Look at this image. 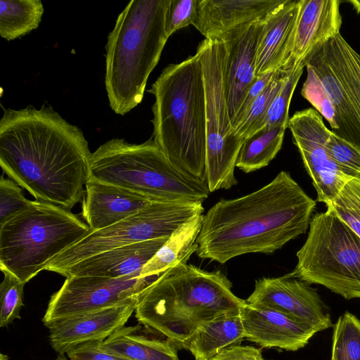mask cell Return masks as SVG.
I'll use <instances>...</instances> for the list:
<instances>
[{
  "label": "cell",
  "instance_id": "6da1fadb",
  "mask_svg": "<svg viewBox=\"0 0 360 360\" xmlns=\"http://www.w3.org/2000/svg\"><path fill=\"white\" fill-rule=\"evenodd\" d=\"M0 165L36 200L71 211L83 199L92 153L80 129L49 105L3 108Z\"/></svg>",
  "mask_w": 360,
  "mask_h": 360
},
{
  "label": "cell",
  "instance_id": "7a4b0ae2",
  "mask_svg": "<svg viewBox=\"0 0 360 360\" xmlns=\"http://www.w3.org/2000/svg\"><path fill=\"white\" fill-rule=\"evenodd\" d=\"M316 201L285 171L258 190L221 199L203 216L195 253L224 264L248 253L272 254L304 233Z\"/></svg>",
  "mask_w": 360,
  "mask_h": 360
},
{
  "label": "cell",
  "instance_id": "3957f363",
  "mask_svg": "<svg viewBox=\"0 0 360 360\" xmlns=\"http://www.w3.org/2000/svg\"><path fill=\"white\" fill-rule=\"evenodd\" d=\"M231 288L221 271H207L182 262L139 296L135 316L139 323L184 348L204 323L246 303Z\"/></svg>",
  "mask_w": 360,
  "mask_h": 360
},
{
  "label": "cell",
  "instance_id": "277c9868",
  "mask_svg": "<svg viewBox=\"0 0 360 360\" xmlns=\"http://www.w3.org/2000/svg\"><path fill=\"white\" fill-rule=\"evenodd\" d=\"M148 91L155 97L154 142L182 174L207 184L206 95L198 54L167 66Z\"/></svg>",
  "mask_w": 360,
  "mask_h": 360
},
{
  "label": "cell",
  "instance_id": "5b68a950",
  "mask_svg": "<svg viewBox=\"0 0 360 360\" xmlns=\"http://www.w3.org/2000/svg\"><path fill=\"white\" fill-rule=\"evenodd\" d=\"M168 1H129L108 36L105 86L110 106L117 115H126L142 101L148 77L168 39Z\"/></svg>",
  "mask_w": 360,
  "mask_h": 360
},
{
  "label": "cell",
  "instance_id": "8992f818",
  "mask_svg": "<svg viewBox=\"0 0 360 360\" xmlns=\"http://www.w3.org/2000/svg\"><path fill=\"white\" fill-rule=\"evenodd\" d=\"M89 176L151 202L202 205L206 183L190 179L165 157L151 138L142 143L112 139L91 154Z\"/></svg>",
  "mask_w": 360,
  "mask_h": 360
},
{
  "label": "cell",
  "instance_id": "52a82bcc",
  "mask_svg": "<svg viewBox=\"0 0 360 360\" xmlns=\"http://www.w3.org/2000/svg\"><path fill=\"white\" fill-rule=\"evenodd\" d=\"M90 231L71 211L32 200L27 209L0 225L1 271L26 283Z\"/></svg>",
  "mask_w": 360,
  "mask_h": 360
},
{
  "label": "cell",
  "instance_id": "ba28073f",
  "mask_svg": "<svg viewBox=\"0 0 360 360\" xmlns=\"http://www.w3.org/2000/svg\"><path fill=\"white\" fill-rule=\"evenodd\" d=\"M288 274L323 285L347 300L360 298V236L330 210L316 214Z\"/></svg>",
  "mask_w": 360,
  "mask_h": 360
},
{
  "label": "cell",
  "instance_id": "9c48e42d",
  "mask_svg": "<svg viewBox=\"0 0 360 360\" xmlns=\"http://www.w3.org/2000/svg\"><path fill=\"white\" fill-rule=\"evenodd\" d=\"M206 95V176L210 192L236 185L234 170L244 143L232 125L224 90V46L215 38L202 40L198 46Z\"/></svg>",
  "mask_w": 360,
  "mask_h": 360
},
{
  "label": "cell",
  "instance_id": "30bf717a",
  "mask_svg": "<svg viewBox=\"0 0 360 360\" xmlns=\"http://www.w3.org/2000/svg\"><path fill=\"white\" fill-rule=\"evenodd\" d=\"M202 205L154 202L110 226L91 230L51 259L44 270L60 273L86 258L111 249L169 237L193 217L202 214Z\"/></svg>",
  "mask_w": 360,
  "mask_h": 360
},
{
  "label": "cell",
  "instance_id": "8fae6325",
  "mask_svg": "<svg viewBox=\"0 0 360 360\" xmlns=\"http://www.w3.org/2000/svg\"><path fill=\"white\" fill-rule=\"evenodd\" d=\"M332 102L336 135L360 147V54L338 33L318 46L306 61Z\"/></svg>",
  "mask_w": 360,
  "mask_h": 360
},
{
  "label": "cell",
  "instance_id": "7c38bea8",
  "mask_svg": "<svg viewBox=\"0 0 360 360\" xmlns=\"http://www.w3.org/2000/svg\"><path fill=\"white\" fill-rule=\"evenodd\" d=\"M159 277L141 278L140 274L118 278L68 276L51 295L42 321L49 327L67 318L136 300Z\"/></svg>",
  "mask_w": 360,
  "mask_h": 360
},
{
  "label": "cell",
  "instance_id": "4fadbf2b",
  "mask_svg": "<svg viewBox=\"0 0 360 360\" xmlns=\"http://www.w3.org/2000/svg\"><path fill=\"white\" fill-rule=\"evenodd\" d=\"M288 128L317 192V200L327 205L353 179L327 151L326 141L330 130L322 116L311 108L296 112L289 119Z\"/></svg>",
  "mask_w": 360,
  "mask_h": 360
},
{
  "label": "cell",
  "instance_id": "5bb4252c",
  "mask_svg": "<svg viewBox=\"0 0 360 360\" xmlns=\"http://www.w3.org/2000/svg\"><path fill=\"white\" fill-rule=\"evenodd\" d=\"M246 302L284 312L316 332L333 327L328 308L316 290L288 274L255 281V289Z\"/></svg>",
  "mask_w": 360,
  "mask_h": 360
},
{
  "label": "cell",
  "instance_id": "9a60e30c",
  "mask_svg": "<svg viewBox=\"0 0 360 360\" xmlns=\"http://www.w3.org/2000/svg\"><path fill=\"white\" fill-rule=\"evenodd\" d=\"M264 21L238 26L212 37L224 46V84L231 123L257 78L256 56Z\"/></svg>",
  "mask_w": 360,
  "mask_h": 360
},
{
  "label": "cell",
  "instance_id": "2e32d148",
  "mask_svg": "<svg viewBox=\"0 0 360 360\" xmlns=\"http://www.w3.org/2000/svg\"><path fill=\"white\" fill-rule=\"evenodd\" d=\"M240 314L245 338L262 347L297 351L317 333L292 316L263 305L246 302Z\"/></svg>",
  "mask_w": 360,
  "mask_h": 360
},
{
  "label": "cell",
  "instance_id": "e0dca14e",
  "mask_svg": "<svg viewBox=\"0 0 360 360\" xmlns=\"http://www.w3.org/2000/svg\"><path fill=\"white\" fill-rule=\"evenodd\" d=\"M340 0H301L288 58L281 68L292 70L306 66L308 57L318 46L340 33Z\"/></svg>",
  "mask_w": 360,
  "mask_h": 360
},
{
  "label": "cell",
  "instance_id": "ac0fdd59",
  "mask_svg": "<svg viewBox=\"0 0 360 360\" xmlns=\"http://www.w3.org/2000/svg\"><path fill=\"white\" fill-rule=\"evenodd\" d=\"M138 299L53 323L48 327L52 348L59 354H65L77 345L105 340L124 326L135 311Z\"/></svg>",
  "mask_w": 360,
  "mask_h": 360
},
{
  "label": "cell",
  "instance_id": "d6986e66",
  "mask_svg": "<svg viewBox=\"0 0 360 360\" xmlns=\"http://www.w3.org/2000/svg\"><path fill=\"white\" fill-rule=\"evenodd\" d=\"M285 0H199L193 25L205 37L238 26L259 22Z\"/></svg>",
  "mask_w": 360,
  "mask_h": 360
},
{
  "label": "cell",
  "instance_id": "ffe728a7",
  "mask_svg": "<svg viewBox=\"0 0 360 360\" xmlns=\"http://www.w3.org/2000/svg\"><path fill=\"white\" fill-rule=\"evenodd\" d=\"M152 202H154L89 176L82 199V216L91 230H99L137 213Z\"/></svg>",
  "mask_w": 360,
  "mask_h": 360
},
{
  "label": "cell",
  "instance_id": "44dd1931",
  "mask_svg": "<svg viewBox=\"0 0 360 360\" xmlns=\"http://www.w3.org/2000/svg\"><path fill=\"white\" fill-rule=\"evenodd\" d=\"M168 238L148 240L102 252L71 265L60 275L66 278L75 276L118 278L140 274Z\"/></svg>",
  "mask_w": 360,
  "mask_h": 360
},
{
  "label": "cell",
  "instance_id": "7402d4cb",
  "mask_svg": "<svg viewBox=\"0 0 360 360\" xmlns=\"http://www.w3.org/2000/svg\"><path fill=\"white\" fill-rule=\"evenodd\" d=\"M300 4L301 0H285L264 21L257 50V77L287 62Z\"/></svg>",
  "mask_w": 360,
  "mask_h": 360
},
{
  "label": "cell",
  "instance_id": "603a6c76",
  "mask_svg": "<svg viewBox=\"0 0 360 360\" xmlns=\"http://www.w3.org/2000/svg\"><path fill=\"white\" fill-rule=\"evenodd\" d=\"M156 333L141 323L123 326L101 341V347L129 360H179L172 342L155 337Z\"/></svg>",
  "mask_w": 360,
  "mask_h": 360
},
{
  "label": "cell",
  "instance_id": "cb8c5ba5",
  "mask_svg": "<svg viewBox=\"0 0 360 360\" xmlns=\"http://www.w3.org/2000/svg\"><path fill=\"white\" fill-rule=\"evenodd\" d=\"M240 309L225 312L204 323L184 349L189 350L195 360H210L223 350L240 345L245 332Z\"/></svg>",
  "mask_w": 360,
  "mask_h": 360
},
{
  "label": "cell",
  "instance_id": "d4e9b609",
  "mask_svg": "<svg viewBox=\"0 0 360 360\" xmlns=\"http://www.w3.org/2000/svg\"><path fill=\"white\" fill-rule=\"evenodd\" d=\"M203 216L198 214L176 229L143 267L140 277H159L180 262H187L196 251Z\"/></svg>",
  "mask_w": 360,
  "mask_h": 360
},
{
  "label": "cell",
  "instance_id": "484cf974",
  "mask_svg": "<svg viewBox=\"0 0 360 360\" xmlns=\"http://www.w3.org/2000/svg\"><path fill=\"white\" fill-rule=\"evenodd\" d=\"M286 127L264 126L248 138L240 150L236 167L245 173L267 166L281 150Z\"/></svg>",
  "mask_w": 360,
  "mask_h": 360
},
{
  "label": "cell",
  "instance_id": "4316f807",
  "mask_svg": "<svg viewBox=\"0 0 360 360\" xmlns=\"http://www.w3.org/2000/svg\"><path fill=\"white\" fill-rule=\"evenodd\" d=\"M44 8L40 0H1L0 35L11 41L37 29Z\"/></svg>",
  "mask_w": 360,
  "mask_h": 360
},
{
  "label": "cell",
  "instance_id": "83f0119b",
  "mask_svg": "<svg viewBox=\"0 0 360 360\" xmlns=\"http://www.w3.org/2000/svg\"><path fill=\"white\" fill-rule=\"evenodd\" d=\"M294 70L278 69L276 75L268 86L254 100L245 119L235 128L236 134L243 141L262 129V123L272 101L283 86L288 75Z\"/></svg>",
  "mask_w": 360,
  "mask_h": 360
},
{
  "label": "cell",
  "instance_id": "f1b7e54d",
  "mask_svg": "<svg viewBox=\"0 0 360 360\" xmlns=\"http://www.w3.org/2000/svg\"><path fill=\"white\" fill-rule=\"evenodd\" d=\"M331 360H360V320L350 312L333 325Z\"/></svg>",
  "mask_w": 360,
  "mask_h": 360
},
{
  "label": "cell",
  "instance_id": "f546056e",
  "mask_svg": "<svg viewBox=\"0 0 360 360\" xmlns=\"http://www.w3.org/2000/svg\"><path fill=\"white\" fill-rule=\"evenodd\" d=\"M326 207L360 236L359 178L349 181Z\"/></svg>",
  "mask_w": 360,
  "mask_h": 360
},
{
  "label": "cell",
  "instance_id": "4dcf8cb0",
  "mask_svg": "<svg viewBox=\"0 0 360 360\" xmlns=\"http://www.w3.org/2000/svg\"><path fill=\"white\" fill-rule=\"evenodd\" d=\"M304 68L305 66L300 65L288 75L283 86L272 101L262 128L264 126L288 127L290 101Z\"/></svg>",
  "mask_w": 360,
  "mask_h": 360
},
{
  "label": "cell",
  "instance_id": "1f68e13d",
  "mask_svg": "<svg viewBox=\"0 0 360 360\" xmlns=\"http://www.w3.org/2000/svg\"><path fill=\"white\" fill-rule=\"evenodd\" d=\"M4 279L0 285V326L5 327L15 319H20L23 307L25 284L8 272H3Z\"/></svg>",
  "mask_w": 360,
  "mask_h": 360
},
{
  "label": "cell",
  "instance_id": "d6a6232c",
  "mask_svg": "<svg viewBox=\"0 0 360 360\" xmlns=\"http://www.w3.org/2000/svg\"><path fill=\"white\" fill-rule=\"evenodd\" d=\"M326 148L340 167L349 176L360 179V147L329 131Z\"/></svg>",
  "mask_w": 360,
  "mask_h": 360
},
{
  "label": "cell",
  "instance_id": "836d02e7",
  "mask_svg": "<svg viewBox=\"0 0 360 360\" xmlns=\"http://www.w3.org/2000/svg\"><path fill=\"white\" fill-rule=\"evenodd\" d=\"M305 68L307 78L303 83L301 94L314 107L322 117L327 120L332 131L335 133L338 125L334 106L316 75L311 69Z\"/></svg>",
  "mask_w": 360,
  "mask_h": 360
},
{
  "label": "cell",
  "instance_id": "e575fe53",
  "mask_svg": "<svg viewBox=\"0 0 360 360\" xmlns=\"http://www.w3.org/2000/svg\"><path fill=\"white\" fill-rule=\"evenodd\" d=\"M32 203L23 195L22 189L9 178L0 179V225L27 209Z\"/></svg>",
  "mask_w": 360,
  "mask_h": 360
},
{
  "label": "cell",
  "instance_id": "d590c367",
  "mask_svg": "<svg viewBox=\"0 0 360 360\" xmlns=\"http://www.w3.org/2000/svg\"><path fill=\"white\" fill-rule=\"evenodd\" d=\"M199 0H169L165 13V32L169 38L176 31L193 25Z\"/></svg>",
  "mask_w": 360,
  "mask_h": 360
},
{
  "label": "cell",
  "instance_id": "8d00e7d4",
  "mask_svg": "<svg viewBox=\"0 0 360 360\" xmlns=\"http://www.w3.org/2000/svg\"><path fill=\"white\" fill-rule=\"evenodd\" d=\"M101 341L85 342L70 349L66 354L69 360H129L101 347Z\"/></svg>",
  "mask_w": 360,
  "mask_h": 360
},
{
  "label": "cell",
  "instance_id": "74e56055",
  "mask_svg": "<svg viewBox=\"0 0 360 360\" xmlns=\"http://www.w3.org/2000/svg\"><path fill=\"white\" fill-rule=\"evenodd\" d=\"M277 70L266 72L255 79L250 86L240 109L233 122L234 129L237 127L246 117L250 105L254 100L264 90L274 77Z\"/></svg>",
  "mask_w": 360,
  "mask_h": 360
},
{
  "label": "cell",
  "instance_id": "f35d334b",
  "mask_svg": "<svg viewBox=\"0 0 360 360\" xmlns=\"http://www.w3.org/2000/svg\"><path fill=\"white\" fill-rule=\"evenodd\" d=\"M210 360H264L262 350L253 346L237 345L229 347Z\"/></svg>",
  "mask_w": 360,
  "mask_h": 360
},
{
  "label": "cell",
  "instance_id": "ab89813d",
  "mask_svg": "<svg viewBox=\"0 0 360 360\" xmlns=\"http://www.w3.org/2000/svg\"><path fill=\"white\" fill-rule=\"evenodd\" d=\"M347 2L352 5L358 13H360V0H350Z\"/></svg>",
  "mask_w": 360,
  "mask_h": 360
},
{
  "label": "cell",
  "instance_id": "60d3db41",
  "mask_svg": "<svg viewBox=\"0 0 360 360\" xmlns=\"http://www.w3.org/2000/svg\"><path fill=\"white\" fill-rule=\"evenodd\" d=\"M53 360H68L64 354H59L58 356Z\"/></svg>",
  "mask_w": 360,
  "mask_h": 360
},
{
  "label": "cell",
  "instance_id": "b9f144b4",
  "mask_svg": "<svg viewBox=\"0 0 360 360\" xmlns=\"http://www.w3.org/2000/svg\"><path fill=\"white\" fill-rule=\"evenodd\" d=\"M0 360H9V358L7 355L1 354L0 355Z\"/></svg>",
  "mask_w": 360,
  "mask_h": 360
}]
</instances>
